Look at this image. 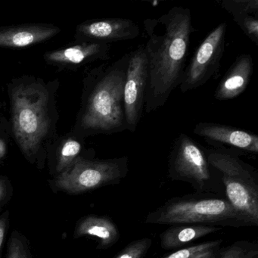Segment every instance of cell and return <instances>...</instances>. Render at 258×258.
<instances>
[{
    "instance_id": "obj_2",
    "label": "cell",
    "mask_w": 258,
    "mask_h": 258,
    "mask_svg": "<svg viewBox=\"0 0 258 258\" xmlns=\"http://www.w3.org/2000/svg\"><path fill=\"white\" fill-rule=\"evenodd\" d=\"M126 53L96 72L91 84L81 125L94 134H120L126 131L123 87L129 63Z\"/></svg>"
},
{
    "instance_id": "obj_5",
    "label": "cell",
    "mask_w": 258,
    "mask_h": 258,
    "mask_svg": "<svg viewBox=\"0 0 258 258\" xmlns=\"http://www.w3.org/2000/svg\"><path fill=\"white\" fill-rule=\"evenodd\" d=\"M47 92L39 86L16 88L13 93V131L24 153L38 150L49 130Z\"/></svg>"
},
{
    "instance_id": "obj_26",
    "label": "cell",
    "mask_w": 258,
    "mask_h": 258,
    "mask_svg": "<svg viewBox=\"0 0 258 258\" xmlns=\"http://www.w3.org/2000/svg\"><path fill=\"white\" fill-rule=\"evenodd\" d=\"M7 154V146L6 143L0 139V159L4 158Z\"/></svg>"
},
{
    "instance_id": "obj_9",
    "label": "cell",
    "mask_w": 258,
    "mask_h": 258,
    "mask_svg": "<svg viewBox=\"0 0 258 258\" xmlns=\"http://www.w3.org/2000/svg\"><path fill=\"white\" fill-rule=\"evenodd\" d=\"M129 53L123 87V106L126 131L134 134L144 112L149 76L144 45H140Z\"/></svg>"
},
{
    "instance_id": "obj_22",
    "label": "cell",
    "mask_w": 258,
    "mask_h": 258,
    "mask_svg": "<svg viewBox=\"0 0 258 258\" xmlns=\"http://www.w3.org/2000/svg\"><path fill=\"white\" fill-rule=\"evenodd\" d=\"M234 22L241 31L254 43L258 44V16L252 15H238L232 16Z\"/></svg>"
},
{
    "instance_id": "obj_3",
    "label": "cell",
    "mask_w": 258,
    "mask_h": 258,
    "mask_svg": "<svg viewBox=\"0 0 258 258\" xmlns=\"http://www.w3.org/2000/svg\"><path fill=\"white\" fill-rule=\"evenodd\" d=\"M145 223L206 225L219 227H250L251 223L229 203L214 193H199L169 199L146 216Z\"/></svg>"
},
{
    "instance_id": "obj_6",
    "label": "cell",
    "mask_w": 258,
    "mask_h": 258,
    "mask_svg": "<svg viewBox=\"0 0 258 258\" xmlns=\"http://www.w3.org/2000/svg\"><path fill=\"white\" fill-rule=\"evenodd\" d=\"M168 175L172 180L188 182L199 193H212L220 178L208 162L204 147L184 133L175 139L170 149Z\"/></svg>"
},
{
    "instance_id": "obj_1",
    "label": "cell",
    "mask_w": 258,
    "mask_h": 258,
    "mask_svg": "<svg viewBox=\"0 0 258 258\" xmlns=\"http://www.w3.org/2000/svg\"><path fill=\"white\" fill-rule=\"evenodd\" d=\"M143 27L149 76L144 111L149 114L165 105L182 82L196 29L191 10L182 7H173L157 19H146Z\"/></svg>"
},
{
    "instance_id": "obj_4",
    "label": "cell",
    "mask_w": 258,
    "mask_h": 258,
    "mask_svg": "<svg viewBox=\"0 0 258 258\" xmlns=\"http://www.w3.org/2000/svg\"><path fill=\"white\" fill-rule=\"evenodd\" d=\"M208 162L224 185L226 199L247 219L258 226V175L240 158L241 152L223 147L204 148Z\"/></svg>"
},
{
    "instance_id": "obj_10",
    "label": "cell",
    "mask_w": 258,
    "mask_h": 258,
    "mask_svg": "<svg viewBox=\"0 0 258 258\" xmlns=\"http://www.w3.org/2000/svg\"><path fill=\"white\" fill-rule=\"evenodd\" d=\"M193 133L213 147H223L241 153H258V136L254 133L220 123L200 122Z\"/></svg>"
},
{
    "instance_id": "obj_14",
    "label": "cell",
    "mask_w": 258,
    "mask_h": 258,
    "mask_svg": "<svg viewBox=\"0 0 258 258\" xmlns=\"http://www.w3.org/2000/svg\"><path fill=\"white\" fill-rule=\"evenodd\" d=\"M110 48L111 45L108 43L85 42L81 45L49 52L46 58L54 62L78 64L96 59H108Z\"/></svg>"
},
{
    "instance_id": "obj_13",
    "label": "cell",
    "mask_w": 258,
    "mask_h": 258,
    "mask_svg": "<svg viewBox=\"0 0 258 258\" xmlns=\"http://www.w3.org/2000/svg\"><path fill=\"white\" fill-rule=\"evenodd\" d=\"M91 235L99 239L98 248L105 249L111 247L120 238L117 226L105 216L90 215L84 217L77 225L75 232V238Z\"/></svg>"
},
{
    "instance_id": "obj_12",
    "label": "cell",
    "mask_w": 258,
    "mask_h": 258,
    "mask_svg": "<svg viewBox=\"0 0 258 258\" xmlns=\"http://www.w3.org/2000/svg\"><path fill=\"white\" fill-rule=\"evenodd\" d=\"M253 72V60L250 54L237 57L219 83L214 98L218 101L235 99L244 93Z\"/></svg>"
},
{
    "instance_id": "obj_17",
    "label": "cell",
    "mask_w": 258,
    "mask_h": 258,
    "mask_svg": "<svg viewBox=\"0 0 258 258\" xmlns=\"http://www.w3.org/2000/svg\"><path fill=\"white\" fill-rule=\"evenodd\" d=\"M223 242V239H218L200 243L179 249L163 258H214Z\"/></svg>"
},
{
    "instance_id": "obj_20",
    "label": "cell",
    "mask_w": 258,
    "mask_h": 258,
    "mask_svg": "<svg viewBox=\"0 0 258 258\" xmlns=\"http://www.w3.org/2000/svg\"><path fill=\"white\" fill-rule=\"evenodd\" d=\"M221 7L232 16L252 15L258 16L257 0H223Z\"/></svg>"
},
{
    "instance_id": "obj_11",
    "label": "cell",
    "mask_w": 258,
    "mask_h": 258,
    "mask_svg": "<svg viewBox=\"0 0 258 258\" xmlns=\"http://www.w3.org/2000/svg\"><path fill=\"white\" fill-rule=\"evenodd\" d=\"M78 32L87 42L108 43L134 40L140 35L139 25L134 21L123 18L102 19L83 24Z\"/></svg>"
},
{
    "instance_id": "obj_7",
    "label": "cell",
    "mask_w": 258,
    "mask_h": 258,
    "mask_svg": "<svg viewBox=\"0 0 258 258\" xmlns=\"http://www.w3.org/2000/svg\"><path fill=\"white\" fill-rule=\"evenodd\" d=\"M128 158L88 160L78 157L55 180L57 188L71 194H81L117 184L128 173Z\"/></svg>"
},
{
    "instance_id": "obj_8",
    "label": "cell",
    "mask_w": 258,
    "mask_h": 258,
    "mask_svg": "<svg viewBox=\"0 0 258 258\" xmlns=\"http://www.w3.org/2000/svg\"><path fill=\"white\" fill-rule=\"evenodd\" d=\"M226 23L217 25L196 49L185 68L179 89L182 93L205 85L218 74L225 50Z\"/></svg>"
},
{
    "instance_id": "obj_25",
    "label": "cell",
    "mask_w": 258,
    "mask_h": 258,
    "mask_svg": "<svg viewBox=\"0 0 258 258\" xmlns=\"http://www.w3.org/2000/svg\"><path fill=\"white\" fill-rule=\"evenodd\" d=\"M10 191V190L7 187V184L4 181L0 179V203L7 199V196H8Z\"/></svg>"
},
{
    "instance_id": "obj_18",
    "label": "cell",
    "mask_w": 258,
    "mask_h": 258,
    "mask_svg": "<svg viewBox=\"0 0 258 258\" xmlns=\"http://www.w3.org/2000/svg\"><path fill=\"white\" fill-rule=\"evenodd\" d=\"M214 258H258L256 241L241 240L226 247H222Z\"/></svg>"
},
{
    "instance_id": "obj_24",
    "label": "cell",
    "mask_w": 258,
    "mask_h": 258,
    "mask_svg": "<svg viewBox=\"0 0 258 258\" xmlns=\"http://www.w3.org/2000/svg\"><path fill=\"white\" fill-rule=\"evenodd\" d=\"M9 222H10V213L7 211L0 217V254H1L6 235H7V229H8Z\"/></svg>"
},
{
    "instance_id": "obj_19",
    "label": "cell",
    "mask_w": 258,
    "mask_h": 258,
    "mask_svg": "<svg viewBox=\"0 0 258 258\" xmlns=\"http://www.w3.org/2000/svg\"><path fill=\"white\" fill-rule=\"evenodd\" d=\"M82 146L79 142L75 140H68L63 145L60 152L59 158L57 164V171L62 173L69 168L78 158Z\"/></svg>"
},
{
    "instance_id": "obj_21",
    "label": "cell",
    "mask_w": 258,
    "mask_h": 258,
    "mask_svg": "<svg viewBox=\"0 0 258 258\" xmlns=\"http://www.w3.org/2000/svg\"><path fill=\"white\" fill-rule=\"evenodd\" d=\"M152 245L151 238L135 240L127 244L114 258H143Z\"/></svg>"
},
{
    "instance_id": "obj_23",
    "label": "cell",
    "mask_w": 258,
    "mask_h": 258,
    "mask_svg": "<svg viewBox=\"0 0 258 258\" xmlns=\"http://www.w3.org/2000/svg\"><path fill=\"white\" fill-rule=\"evenodd\" d=\"M7 258H32L26 240L19 232H13L10 237Z\"/></svg>"
},
{
    "instance_id": "obj_15",
    "label": "cell",
    "mask_w": 258,
    "mask_h": 258,
    "mask_svg": "<svg viewBox=\"0 0 258 258\" xmlns=\"http://www.w3.org/2000/svg\"><path fill=\"white\" fill-rule=\"evenodd\" d=\"M221 229L219 226L206 225H174L161 233L160 242L162 248L173 250Z\"/></svg>"
},
{
    "instance_id": "obj_16",
    "label": "cell",
    "mask_w": 258,
    "mask_h": 258,
    "mask_svg": "<svg viewBox=\"0 0 258 258\" xmlns=\"http://www.w3.org/2000/svg\"><path fill=\"white\" fill-rule=\"evenodd\" d=\"M60 30L46 27L10 28L0 31V46L22 48L44 41L55 36Z\"/></svg>"
}]
</instances>
